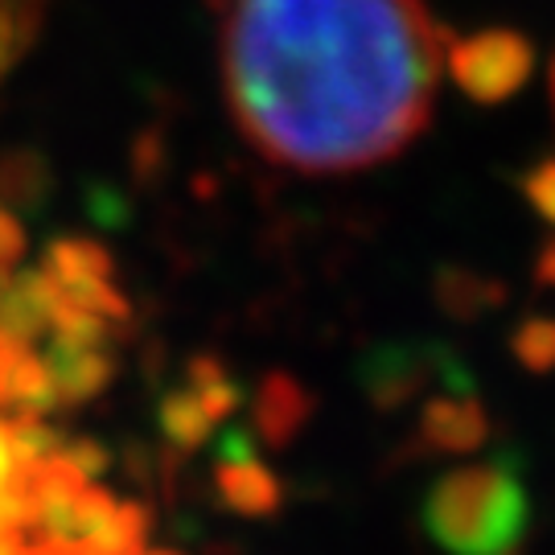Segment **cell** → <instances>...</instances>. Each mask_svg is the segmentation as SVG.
Listing matches in <instances>:
<instances>
[{
    "instance_id": "1",
    "label": "cell",
    "mask_w": 555,
    "mask_h": 555,
    "mask_svg": "<svg viewBox=\"0 0 555 555\" xmlns=\"http://www.w3.org/2000/svg\"><path fill=\"white\" fill-rule=\"evenodd\" d=\"M449 38L424 0H235L222 95L263 160L305 178L362 173L424 132Z\"/></svg>"
},
{
    "instance_id": "2",
    "label": "cell",
    "mask_w": 555,
    "mask_h": 555,
    "mask_svg": "<svg viewBox=\"0 0 555 555\" xmlns=\"http://www.w3.org/2000/svg\"><path fill=\"white\" fill-rule=\"evenodd\" d=\"M153 511L79 477L62 456L25 465L21 539L29 555H144Z\"/></svg>"
},
{
    "instance_id": "3",
    "label": "cell",
    "mask_w": 555,
    "mask_h": 555,
    "mask_svg": "<svg viewBox=\"0 0 555 555\" xmlns=\"http://www.w3.org/2000/svg\"><path fill=\"white\" fill-rule=\"evenodd\" d=\"M420 527L449 555H511L531 527V494L515 456L440 474L424 494Z\"/></svg>"
},
{
    "instance_id": "4",
    "label": "cell",
    "mask_w": 555,
    "mask_h": 555,
    "mask_svg": "<svg viewBox=\"0 0 555 555\" xmlns=\"http://www.w3.org/2000/svg\"><path fill=\"white\" fill-rule=\"evenodd\" d=\"M490 437L486 408L474 396L428 399L416 420V449L428 456H469Z\"/></svg>"
},
{
    "instance_id": "5",
    "label": "cell",
    "mask_w": 555,
    "mask_h": 555,
    "mask_svg": "<svg viewBox=\"0 0 555 555\" xmlns=\"http://www.w3.org/2000/svg\"><path fill=\"white\" fill-rule=\"evenodd\" d=\"M251 420H256V440L268 449H293L305 424L313 420V396L300 387L293 375H268L259 383L256 403H251Z\"/></svg>"
},
{
    "instance_id": "6",
    "label": "cell",
    "mask_w": 555,
    "mask_h": 555,
    "mask_svg": "<svg viewBox=\"0 0 555 555\" xmlns=\"http://www.w3.org/2000/svg\"><path fill=\"white\" fill-rule=\"evenodd\" d=\"M215 490H219L222 506L243 518H272L284 506V486L259 456L215 465Z\"/></svg>"
},
{
    "instance_id": "7",
    "label": "cell",
    "mask_w": 555,
    "mask_h": 555,
    "mask_svg": "<svg viewBox=\"0 0 555 555\" xmlns=\"http://www.w3.org/2000/svg\"><path fill=\"white\" fill-rule=\"evenodd\" d=\"M157 428L178 453H198L215 437V420L202 412V403L190 391H169L157 408Z\"/></svg>"
},
{
    "instance_id": "8",
    "label": "cell",
    "mask_w": 555,
    "mask_h": 555,
    "mask_svg": "<svg viewBox=\"0 0 555 555\" xmlns=\"http://www.w3.org/2000/svg\"><path fill=\"white\" fill-rule=\"evenodd\" d=\"M25 518V465L13 461L4 440V416H0V555H29L21 539Z\"/></svg>"
},
{
    "instance_id": "9",
    "label": "cell",
    "mask_w": 555,
    "mask_h": 555,
    "mask_svg": "<svg viewBox=\"0 0 555 555\" xmlns=\"http://www.w3.org/2000/svg\"><path fill=\"white\" fill-rule=\"evenodd\" d=\"M190 396L198 399L202 412L215 420V424L227 420L238 403H243L238 383L222 371L219 362H210V358H194V362H190Z\"/></svg>"
},
{
    "instance_id": "10",
    "label": "cell",
    "mask_w": 555,
    "mask_h": 555,
    "mask_svg": "<svg viewBox=\"0 0 555 555\" xmlns=\"http://www.w3.org/2000/svg\"><path fill=\"white\" fill-rule=\"evenodd\" d=\"M515 358L531 375L555 371V321H527L515 334Z\"/></svg>"
},
{
    "instance_id": "11",
    "label": "cell",
    "mask_w": 555,
    "mask_h": 555,
    "mask_svg": "<svg viewBox=\"0 0 555 555\" xmlns=\"http://www.w3.org/2000/svg\"><path fill=\"white\" fill-rule=\"evenodd\" d=\"M59 456L75 469L79 477H87V481H95V477H103L107 469H112V453L103 449L95 437H75V440H62Z\"/></svg>"
},
{
    "instance_id": "12",
    "label": "cell",
    "mask_w": 555,
    "mask_h": 555,
    "mask_svg": "<svg viewBox=\"0 0 555 555\" xmlns=\"http://www.w3.org/2000/svg\"><path fill=\"white\" fill-rule=\"evenodd\" d=\"M21 21H25L21 0H0V75L21 54Z\"/></svg>"
},
{
    "instance_id": "13",
    "label": "cell",
    "mask_w": 555,
    "mask_h": 555,
    "mask_svg": "<svg viewBox=\"0 0 555 555\" xmlns=\"http://www.w3.org/2000/svg\"><path fill=\"white\" fill-rule=\"evenodd\" d=\"M259 456V440L251 428H227L219 437V449H215V465H227V461H251Z\"/></svg>"
},
{
    "instance_id": "14",
    "label": "cell",
    "mask_w": 555,
    "mask_h": 555,
    "mask_svg": "<svg viewBox=\"0 0 555 555\" xmlns=\"http://www.w3.org/2000/svg\"><path fill=\"white\" fill-rule=\"evenodd\" d=\"M144 555H181V552H149V547H144Z\"/></svg>"
},
{
    "instance_id": "15",
    "label": "cell",
    "mask_w": 555,
    "mask_h": 555,
    "mask_svg": "<svg viewBox=\"0 0 555 555\" xmlns=\"http://www.w3.org/2000/svg\"><path fill=\"white\" fill-rule=\"evenodd\" d=\"M511 555H515V552H511Z\"/></svg>"
}]
</instances>
